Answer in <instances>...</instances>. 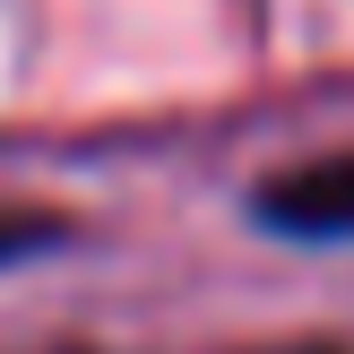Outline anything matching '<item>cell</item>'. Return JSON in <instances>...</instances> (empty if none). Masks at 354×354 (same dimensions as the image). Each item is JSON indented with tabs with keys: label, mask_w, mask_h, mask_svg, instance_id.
<instances>
[{
	"label": "cell",
	"mask_w": 354,
	"mask_h": 354,
	"mask_svg": "<svg viewBox=\"0 0 354 354\" xmlns=\"http://www.w3.org/2000/svg\"><path fill=\"white\" fill-rule=\"evenodd\" d=\"M251 225H268L277 242H354V147L286 165L277 182H259Z\"/></svg>",
	"instance_id": "obj_1"
},
{
	"label": "cell",
	"mask_w": 354,
	"mask_h": 354,
	"mask_svg": "<svg viewBox=\"0 0 354 354\" xmlns=\"http://www.w3.org/2000/svg\"><path fill=\"white\" fill-rule=\"evenodd\" d=\"M69 242V216H52V207H0V268H26V259L61 251Z\"/></svg>",
	"instance_id": "obj_2"
},
{
	"label": "cell",
	"mask_w": 354,
	"mask_h": 354,
	"mask_svg": "<svg viewBox=\"0 0 354 354\" xmlns=\"http://www.w3.org/2000/svg\"><path fill=\"white\" fill-rule=\"evenodd\" d=\"M259 354H346V346H320V337H303V346H259Z\"/></svg>",
	"instance_id": "obj_3"
}]
</instances>
